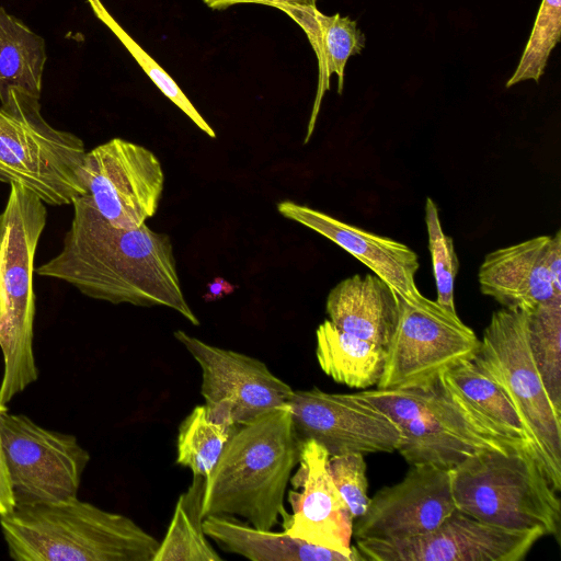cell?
Returning a JSON list of instances; mask_svg holds the SVG:
<instances>
[{"mask_svg": "<svg viewBox=\"0 0 561 561\" xmlns=\"http://www.w3.org/2000/svg\"><path fill=\"white\" fill-rule=\"evenodd\" d=\"M71 205L73 217L61 250L36 267L37 275L66 282L88 297L115 305L164 306L199 325L184 297L167 233L146 224L136 229L115 228L85 196Z\"/></svg>", "mask_w": 561, "mask_h": 561, "instance_id": "cell-1", "label": "cell"}, {"mask_svg": "<svg viewBox=\"0 0 561 561\" xmlns=\"http://www.w3.org/2000/svg\"><path fill=\"white\" fill-rule=\"evenodd\" d=\"M301 444L288 403L238 426L205 479L202 517L240 516L263 530L284 526L290 516L285 495Z\"/></svg>", "mask_w": 561, "mask_h": 561, "instance_id": "cell-2", "label": "cell"}, {"mask_svg": "<svg viewBox=\"0 0 561 561\" xmlns=\"http://www.w3.org/2000/svg\"><path fill=\"white\" fill-rule=\"evenodd\" d=\"M391 419L408 463L453 469L483 450L519 446L494 430L460 394L444 370L404 387L350 393Z\"/></svg>", "mask_w": 561, "mask_h": 561, "instance_id": "cell-3", "label": "cell"}, {"mask_svg": "<svg viewBox=\"0 0 561 561\" xmlns=\"http://www.w3.org/2000/svg\"><path fill=\"white\" fill-rule=\"evenodd\" d=\"M16 561H152L159 541L128 516L78 496L0 515Z\"/></svg>", "mask_w": 561, "mask_h": 561, "instance_id": "cell-4", "label": "cell"}, {"mask_svg": "<svg viewBox=\"0 0 561 561\" xmlns=\"http://www.w3.org/2000/svg\"><path fill=\"white\" fill-rule=\"evenodd\" d=\"M46 219L45 203L26 187L11 183L0 213V295L4 305L0 403L4 405L38 378L33 351L36 311L33 276Z\"/></svg>", "mask_w": 561, "mask_h": 561, "instance_id": "cell-5", "label": "cell"}, {"mask_svg": "<svg viewBox=\"0 0 561 561\" xmlns=\"http://www.w3.org/2000/svg\"><path fill=\"white\" fill-rule=\"evenodd\" d=\"M456 508L508 529H539L560 541L558 491L529 447L488 449L450 469Z\"/></svg>", "mask_w": 561, "mask_h": 561, "instance_id": "cell-6", "label": "cell"}, {"mask_svg": "<svg viewBox=\"0 0 561 561\" xmlns=\"http://www.w3.org/2000/svg\"><path fill=\"white\" fill-rule=\"evenodd\" d=\"M84 144L49 125L39 99L11 90L0 103V182L20 184L51 206L70 205L85 194Z\"/></svg>", "mask_w": 561, "mask_h": 561, "instance_id": "cell-7", "label": "cell"}, {"mask_svg": "<svg viewBox=\"0 0 561 561\" xmlns=\"http://www.w3.org/2000/svg\"><path fill=\"white\" fill-rule=\"evenodd\" d=\"M473 358L512 401L534 457L559 492L561 414L549 399L530 354L527 310L503 307L494 311Z\"/></svg>", "mask_w": 561, "mask_h": 561, "instance_id": "cell-8", "label": "cell"}, {"mask_svg": "<svg viewBox=\"0 0 561 561\" xmlns=\"http://www.w3.org/2000/svg\"><path fill=\"white\" fill-rule=\"evenodd\" d=\"M0 440L15 507L78 496L90 455L70 434L0 411Z\"/></svg>", "mask_w": 561, "mask_h": 561, "instance_id": "cell-9", "label": "cell"}, {"mask_svg": "<svg viewBox=\"0 0 561 561\" xmlns=\"http://www.w3.org/2000/svg\"><path fill=\"white\" fill-rule=\"evenodd\" d=\"M399 318L387 347L377 388H398L427 379L453 364L474 356L480 340L457 313L420 290L397 293Z\"/></svg>", "mask_w": 561, "mask_h": 561, "instance_id": "cell-10", "label": "cell"}, {"mask_svg": "<svg viewBox=\"0 0 561 561\" xmlns=\"http://www.w3.org/2000/svg\"><path fill=\"white\" fill-rule=\"evenodd\" d=\"M85 196L113 227L136 229L154 216L164 186L157 156L135 142L113 138L87 151Z\"/></svg>", "mask_w": 561, "mask_h": 561, "instance_id": "cell-11", "label": "cell"}, {"mask_svg": "<svg viewBox=\"0 0 561 561\" xmlns=\"http://www.w3.org/2000/svg\"><path fill=\"white\" fill-rule=\"evenodd\" d=\"M173 335L201 367V393L210 420L240 426L287 404L294 389L262 360L208 344L182 330Z\"/></svg>", "mask_w": 561, "mask_h": 561, "instance_id": "cell-12", "label": "cell"}, {"mask_svg": "<svg viewBox=\"0 0 561 561\" xmlns=\"http://www.w3.org/2000/svg\"><path fill=\"white\" fill-rule=\"evenodd\" d=\"M545 533L508 529L455 510L436 529L407 539H356L368 561H519Z\"/></svg>", "mask_w": 561, "mask_h": 561, "instance_id": "cell-13", "label": "cell"}, {"mask_svg": "<svg viewBox=\"0 0 561 561\" xmlns=\"http://www.w3.org/2000/svg\"><path fill=\"white\" fill-rule=\"evenodd\" d=\"M287 403L299 440L317 442L330 457L350 453H392L400 446L399 426L350 393H330L312 387L294 390Z\"/></svg>", "mask_w": 561, "mask_h": 561, "instance_id": "cell-14", "label": "cell"}, {"mask_svg": "<svg viewBox=\"0 0 561 561\" xmlns=\"http://www.w3.org/2000/svg\"><path fill=\"white\" fill-rule=\"evenodd\" d=\"M450 469L413 465L404 478L369 499L353 528L356 539H407L436 529L454 511Z\"/></svg>", "mask_w": 561, "mask_h": 561, "instance_id": "cell-15", "label": "cell"}, {"mask_svg": "<svg viewBox=\"0 0 561 561\" xmlns=\"http://www.w3.org/2000/svg\"><path fill=\"white\" fill-rule=\"evenodd\" d=\"M329 454L314 440L301 444L298 469L289 479L287 501L291 508L283 530L306 542L363 560L353 537V516L328 468Z\"/></svg>", "mask_w": 561, "mask_h": 561, "instance_id": "cell-16", "label": "cell"}, {"mask_svg": "<svg viewBox=\"0 0 561 561\" xmlns=\"http://www.w3.org/2000/svg\"><path fill=\"white\" fill-rule=\"evenodd\" d=\"M478 279L482 294L504 308L528 310L560 297V230L490 252Z\"/></svg>", "mask_w": 561, "mask_h": 561, "instance_id": "cell-17", "label": "cell"}, {"mask_svg": "<svg viewBox=\"0 0 561 561\" xmlns=\"http://www.w3.org/2000/svg\"><path fill=\"white\" fill-rule=\"evenodd\" d=\"M278 211L324 236L364 263L394 291L409 295L417 291L415 274L417 254L408 245L337 220L305 205L284 201Z\"/></svg>", "mask_w": 561, "mask_h": 561, "instance_id": "cell-18", "label": "cell"}, {"mask_svg": "<svg viewBox=\"0 0 561 561\" xmlns=\"http://www.w3.org/2000/svg\"><path fill=\"white\" fill-rule=\"evenodd\" d=\"M325 310L340 330L386 350L399 318L396 291L374 273L356 274L336 284L327 297Z\"/></svg>", "mask_w": 561, "mask_h": 561, "instance_id": "cell-19", "label": "cell"}, {"mask_svg": "<svg viewBox=\"0 0 561 561\" xmlns=\"http://www.w3.org/2000/svg\"><path fill=\"white\" fill-rule=\"evenodd\" d=\"M273 8L283 11L302 28L318 59V89L304 140L307 144L314 130L323 95L330 89L331 76H337V93L342 94L346 62L364 49L365 34L356 20L340 13L327 15L317 5L278 3Z\"/></svg>", "mask_w": 561, "mask_h": 561, "instance_id": "cell-20", "label": "cell"}, {"mask_svg": "<svg viewBox=\"0 0 561 561\" xmlns=\"http://www.w3.org/2000/svg\"><path fill=\"white\" fill-rule=\"evenodd\" d=\"M203 528L222 550L253 561H354L347 554L294 538L284 530L259 529L233 515H207Z\"/></svg>", "mask_w": 561, "mask_h": 561, "instance_id": "cell-21", "label": "cell"}, {"mask_svg": "<svg viewBox=\"0 0 561 561\" xmlns=\"http://www.w3.org/2000/svg\"><path fill=\"white\" fill-rule=\"evenodd\" d=\"M316 356L322 371L350 388L367 389L378 383L387 350L348 334L329 319L316 331Z\"/></svg>", "mask_w": 561, "mask_h": 561, "instance_id": "cell-22", "label": "cell"}, {"mask_svg": "<svg viewBox=\"0 0 561 561\" xmlns=\"http://www.w3.org/2000/svg\"><path fill=\"white\" fill-rule=\"evenodd\" d=\"M45 41L0 7V103L13 89L41 96Z\"/></svg>", "mask_w": 561, "mask_h": 561, "instance_id": "cell-23", "label": "cell"}, {"mask_svg": "<svg viewBox=\"0 0 561 561\" xmlns=\"http://www.w3.org/2000/svg\"><path fill=\"white\" fill-rule=\"evenodd\" d=\"M444 373L494 430L514 444L529 447L524 424L512 401L473 356L453 364Z\"/></svg>", "mask_w": 561, "mask_h": 561, "instance_id": "cell-24", "label": "cell"}, {"mask_svg": "<svg viewBox=\"0 0 561 561\" xmlns=\"http://www.w3.org/2000/svg\"><path fill=\"white\" fill-rule=\"evenodd\" d=\"M204 483V477L193 476L190 488L179 496L165 536L152 561L222 560L203 528Z\"/></svg>", "mask_w": 561, "mask_h": 561, "instance_id": "cell-25", "label": "cell"}, {"mask_svg": "<svg viewBox=\"0 0 561 561\" xmlns=\"http://www.w3.org/2000/svg\"><path fill=\"white\" fill-rule=\"evenodd\" d=\"M527 335L547 394L561 414V296L527 310Z\"/></svg>", "mask_w": 561, "mask_h": 561, "instance_id": "cell-26", "label": "cell"}, {"mask_svg": "<svg viewBox=\"0 0 561 561\" xmlns=\"http://www.w3.org/2000/svg\"><path fill=\"white\" fill-rule=\"evenodd\" d=\"M237 428L210 420L205 404L196 405L179 426L175 462L206 479Z\"/></svg>", "mask_w": 561, "mask_h": 561, "instance_id": "cell-27", "label": "cell"}, {"mask_svg": "<svg viewBox=\"0 0 561 561\" xmlns=\"http://www.w3.org/2000/svg\"><path fill=\"white\" fill-rule=\"evenodd\" d=\"M95 15L116 35L145 73L174 105L210 138H216L215 130L195 108L173 78L115 21L100 0H89Z\"/></svg>", "mask_w": 561, "mask_h": 561, "instance_id": "cell-28", "label": "cell"}, {"mask_svg": "<svg viewBox=\"0 0 561 561\" xmlns=\"http://www.w3.org/2000/svg\"><path fill=\"white\" fill-rule=\"evenodd\" d=\"M560 36L561 0H541L529 39L506 88L526 80L538 82Z\"/></svg>", "mask_w": 561, "mask_h": 561, "instance_id": "cell-29", "label": "cell"}, {"mask_svg": "<svg viewBox=\"0 0 561 561\" xmlns=\"http://www.w3.org/2000/svg\"><path fill=\"white\" fill-rule=\"evenodd\" d=\"M425 224L437 291L436 301L449 312L457 313L454 286L459 270V261L453 239L442 228L438 208L430 197L425 202Z\"/></svg>", "mask_w": 561, "mask_h": 561, "instance_id": "cell-30", "label": "cell"}, {"mask_svg": "<svg viewBox=\"0 0 561 561\" xmlns=\"http://www.w3.org/2000/svg\"><path fill=\"white\" fill-rule=\"evenodd\" d=\"M329 472L353 518H359L369 502L366 461L360 453L329 457Z\"/></svg>", "mask_w": 561, "mask_h": 561, "instance_id": "cell-31", "label": "cell"}, {"mask_svg": "<svg viewBox=\"0 0 561 561\" xmlns=\"http://www.w3.org/2000/svg\"><path fill=\"white\" fill-rule=\"evenodd\" d=\"M7 405L0 403V411ZM15 507L9 473L0 440V515L10 513Z\"/></svg>", "mask_w": 561, "mask_h": 561, "instance_id": "cell-32", "label": "cell"}, {"mask_svg": "<svg viewBox=\"0 0 561 561\" xmlns=\"http://www.w3.org/2000/svg\"><path fill=\"white\" fill-rule=\"evenodd\" d=\"M211 10H226L229 7L244 3H256L273 7L278 3L316 5L317 0H203Z\"/></svg>", "mask_w": 561, "mask_h": 561, "instance_id": "cell-33", "label": "cell"}, {"mask_svg": "<svg viewBox=\"0 0 561 561\" xmlns=\"http://www.w3.org/2000/svg\"><path fill=\"white\" fill-rule=\"evenodd\" d=\"M3 318H4V305L2 301V297L0 295V333L3 325Z\"/></svg>", "mask_w": 561, "mask_h": 561, "instance_id": "cell-34", "label": "cell"}]
</instances>
